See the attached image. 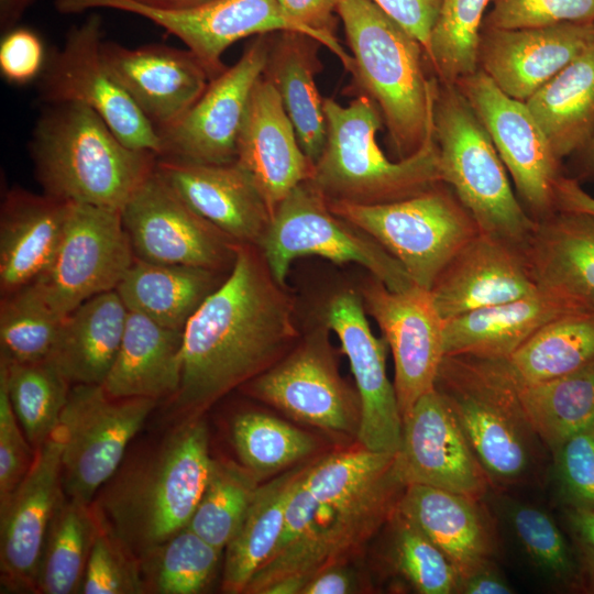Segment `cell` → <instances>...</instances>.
<instances>
[{"instance_id":"6da1fadb","label":"cell","mask_w":594,"mask_h":594,"mask_svg":"<svg viewBox=\"0 0 594 594\" xmlns=\"http://www.w3.org/2000/svg\"><path fill=\"white\" fill-rule=\"evenodd\" d=\"M284 289L251 244H235L230 274L183 330L178 410L197 414L279 360L296 337Z\"/></svg>"},{"instance_id":"7a4b0ae2","label":"cell","mask_w":594,"mask_h":594,"mask_svg":"<svg viewBox=\"0 0 594 594\" xmlns=\"http://www.w3.org/2000/svg\"><path fill=\"white\" fill-rule=\"evenodd\" d=\"M212 460L205 424L189 418L153 448L120 465L99 490L94 507L140 559L187 527Z\"/></svg>"},{"instance_id":"3957f363","label":"cell","mask_w":594,"mask_h":594,"mask_svg":"<svg viewBox=\"0 0 594 594\" xmlns=\"http://www.w3.org/2000/svg\"><path fill=\"white\" fill-rule=\"evenodd\" d=\"M31 155L45 195L120 212L157 160L127 146L79 102L48 105L33 131Z\"/></svg>"},{"instance_id":"277c9868","label":"cell","mask_w":594,"mask_h":594,"mask_svg":"<svg viewBox=\"0 0 594 594\" xmlns=\"http://www.w3.org/2000/svg\"><path fill=\"white\" fill-rule=\"evenodd\" d=\"M356 87L377 107L398 160L433 131L438 80L427 76L420 42L370 0H339Z\"/></svg>"},{"instance_id":"5b68a950","label":"cell","mask_w":594,"mask_h":594,"mask_svg":"<svg viewBox=\"0 0 594 594\" xmlns=\"http://www.w3.org/2000/svg\"><path fill=\"white\" fill-rule=\"evenodd\" d=\"M435 388L491 484L509 486L534 475L543 443L527 418L506 360L444 356Z\"/></svg>"},{"instance_id":"8992f818","label":"cell","mask_w":594,"mask_h":594,"mask_svg":"<svg viewBox=\"0 0 594 594\" xmlns=\"http://www.w3.org/2000/svg\"><path fill=\"white\" fill-rule=\"evenodd\" d=\"M324 148L310 182L329 201L393 202L442 182L433 131L413 155L389 161L376 142L383 119L374 102L359 95L348 106L324 98Z\"/></svg>"},{"instance_id":"52a82bcc","label":"cell","mask_w":594,"mask_h":594,"mask_svg":"<svg viewBox=\"0 0 594 594\" xmlns=\"http://www.w3.org/2000/svg\"><path fill=\"white\" fill-rule=\"evenodd\" d=\"M433 138L441 180L471 213L480 231L521 246L537 221L513 191L488 132L455 85L437 84Z\"/></svg>"},{"instance_id":"ba28073f","label":"cell","mask_w":594,"mask_h":594,"mask_svg":"<svg viewBox=\"0 0 594 594\" xmlns=\"http://www.w3.org/2000/svg\"><path fill=\"white\" fill-rule=\"evenodd\" d=\"M301 484L314 503L310 521L254 574L243 593L262 594L268 585L287 576L309 581L321 570L337 565L392 519L406 488L396 461L377 477L351 487L317 486L302 476Z\"/></svg>"},{"instance_id":"9c48e42d","label":"cell","mask_w":594,"mask_h":594,"mask_svg":"<svg viewBox=\"0 0 594 594\" xmlns=\"http://www.w3.org/2000/svg\"><path fill=\"white\" fill-rule=\"evenodd\" d=\"M328 202L334 213L386 249L417 286L429 290L454 255L481 232L443 182L393 202Z\"/></svg>"},{"instance_id":"30bf717a","label":"cell","mask_w":594,"mask_h":594,"mask_svg":"<svg viewBox=\"0 0 594 594\" xmlns=\"http://www.w3.org/2000/svg\"><path fill=\"white\" fill-rule=\"evenodd\" d=\"M258 246L271 274L284 287L292 262L308 255L360 264L395 292L416 285L375 239L334 213L310 180L298 185L275 208Z\"/></svg>"},{"instance_id":"8fae6325","label":"cell","mask_w":594,"mask_h":594,"mask_svg":"<svg viewBox=\"0 0 594 594\" xmlns=\"http://www.w3.org/2000/svg\"><path fill=\"white\" fill-rule=\"evenodd\" d=\"M152 398H113L101 385L70 388L57 431L63 442L62 486L74 501L94 496L121 465L130 441L156 405Z\"/></svg>"},{"instance_id":"7c38bea8","label":"cell","mask_w":594,"mask_h":594,"mask_svg":"<svg viewBox=\"0 0 594 594\" xmlns=\"http://www.w3.org/2000/svg\"><path fill=\"white\" fill-rule=\"evenodd\" d=\"M134 258L120 211L69 204L55 256L31 284L63 319L91 297L114 290Z\"/></svg>"},{"instance_id":"4fadbf2b","label":"cell","mask_w":594,"mask_h":594,"mask_svg":"<svg viewBox=\"0 0 594 594\" xmlns=\"http://www.w3.org/2000/svg\"><path fill=\"white\" fill-rule=\"evenodd\" d=\"M101 19L94 14L73 28L50 58L40 81L48 103L79 102L97 112L129 147L162 155L161 138L101 55Z\"/></svg>"},{"instance_id":"5bb4252c","label":"cell","mask_w":594,"mask_h":594,"mask_svg":"<svg viewBox=\"0 0 594 594\" xmlns=\"http://www.w3.org/2000/svg\"><path fill=\"white\" fill-rule=\"evenodd\" d=\"M455 87L488 132L529 216L538 221L553 213L562 165L526 102L504 94L481 69Z\"/></svg>"},{"instance_id":"9a60e30c","label":"cell","mask_w":594,"mask_h":594,"mask_svg":"<svg viewBox=\"0 0 594 594\" xmlns=\"http://www.w3.org/2000/svg\"><path fill=\"white\" fill-rule=\"evenodd\" d=\"M328 328L311 331L288 355L248 382L250 393L294 420L358 435L360 398L341 377Z\"/></svg>"},{"instance_id":"2e32d148","label":"cell","mask_w":594,"mask_h":594,"mask_svg":"<svg viewBox=\"0 0 594 594\" xmlns=\"http://www.w3.org/2000/svg\"><path fill=\"white\" fill-rule=\"evenodd\" d=\"M56 7L63 13L112 9L145 18L177 36L212 77L226 69L222 54L242 38L280 31L308 35L284 14L277 0H211L183 9L154 8L135 0H56Z\"/></svg>"},{"instance_id":"e0dca14e","label":"cell","mask_w":594,"mask_h":594,"mask_svg":"<svg viewBox=\"0 0 594 594\" xmlns=\"http://www.w3.org/2000/svg\"><path fill=\"white\" fill-rule=\"evenodd\" d=\"M268 48L270 34L257 35L237 63L213 77L190 109L158 133L160 157L199 164L234 163L250 98L263 75Z\"/></svg>"},{"instance_id":"ac0fdd59","label":"cell","mask_w":594,"mask_h":594,"mask_svg":"<svg viewBox=\"0 0 594 594\" xmlns=\"http://www.w3.org/2000/svg\"><path fill=\"white\" fill-rule=\"evenodd\" d=\"M121 218L135 258L213 271L234 258L231 239L193 210L155 168Z\"/></svg>"},{"instance_id":"d6986e66","label":"cell","mask_w":594,"mask_h":594,"mask_svg":"<svg viewBox=\"0 0 594 594\" xmlns=\"http://www.w3.org/2000/svg\"><path fill=\"white\" fill-rule=\"evenodd\" d=\"M365 311L377 322L395 364L394 387L404 418L435 388L444 358L443 319L429 289L413 286L395 292L376 278L362 289Z\"/></svg>"},{"instance_id":"ffe728a7","label":"cell","mask_w":594,"mask_h":594,"mask_svg":"<svg viewBox=\"0 0 594 594\" xmlns=\"http://www.w3.org/2000/svg\"><path fill=\"white\" fill-rule=\"evenodd\" d=\"M365 312L361 295L342 290L328 301L324 324L337 334L355 381L361 406L356 435L360 446L396 453L402 442L403 418L386 372L388 345L384 338L373 334Z\"/></svg>"},{"instance_id":"44dd1931","label":"cell","mask_w":594,"mask_h":594,"mask_svg":"<svg viewBox=\"0 0 594 594\" xmlns=\"http://www.w3.org/2000/svg\"><path fill=\"white\" fill-rule=\"evenodd\" d=\"M396 466L404 483L483 499L491 482L442 395H422L403 418Z\"/></svg>"},{"instance_id":"7402d4cb","label":"cell","mask_w":594,"mask_h":594,"mask_svg":"<svg viewBox=\"0 0 594 594\" xmlns=\"http://www.w3.org/2000/svg\"><path fill=\"white\" fill-rule=\"evenodd\" d=\"M63 442L56 431L36 450L22 482L0 502L1 583L11 592H35L45 538L64 496Z\"/></svg>"},{"instance_id":"603a6c76","label":"cell","mask_w":594,"mask_h":594,"mask_svg":"<svg viewBox=\"0 0 594 594\" xmlns=\"http://www.w3.org/2000/svg\"><path fill=\"white\" fill-rule=\"evenodd\" d=\"M102 58L157 133L175 124L213 78L188 48L102 42Z\"/></svg>"},{"instance_id":"cb8c5ba5","label":"cell","mask_w":594,"mask_h":594,"mask_svg":"<svg viewBox=\"0 0 594 594\" xmlns=\"http://www.w3.org/2000/svg\"><path fill=\"white\" fill-rule=\"evenodd\" d=\"M594 42V23L530 29L483 26L477 65L504 94L527 101Z\"/></svg>"},{"instance_id":"d4e9b609","label":"cell","mask_w":594,"mask_h":594,"mask_svg":"<svg viewBox=\"0 0 594 594\" xmlns=\"http://www.w3.org/2000/svg\"><path fill=\"white\" fill-rule=\"evenodd\" d=\"M538 290L521 246L479 232L443 268L430 293L444 320Z\"/></svg>"},{"instance_id":"484cf974","label":"cell","mask_w":594,"mask_h":594,"mask_svg":"<svg viewBox=\"0 0 594 594\" xmlns=\"http://www.w3.org/2000/svg\"><path fill=\"white\" fill-rule=\"evenodd\" d=\"M235 163L250 176L272 213L314 174L279 95L263 75L250 98Z\"/></svg>"},{"instance_id":"4316f807","label":"cell","mask_w":594,"mask_h":594,"mask_svg":"<svg viewBox=\"0 0 594 594\" xmlns=\"http://www.w3.org/2000/svg\"><path fill=\"white\" fill-rule=\"evenodd\" d=\"M155 169L193 210L232 241L258 245L272 212L235 162L199 164L157 157Z\"/></svg>"},{"instance_id":"83f0119b","label":"cell","mask_w":594,"mask_h":594,"mask_svg":"<svg viewBox=\"0 0 594 594\" xmlns=\"http://www.w3.org/2000/svg\"><path fill=\"white\" fill-rule=\"evenodd\" d=\"M521 250L539 289L579 314L594 312V215L556 210L537 221Z\"/></svg>"},{"instance_id":"f1b7e54d","label":"cell","mask_w":594,"mask_h":594,"mask_svg":"<svg viewBox=\"0 0 594 594\" xmlns=\"http://www.w3.org/2000/svg\"><path fill=\"white\" fill-rule=\"evenodd\" d=\"M570 314L579 312L564 298L540 289L444 319V356L506 360L542 326Z\"/></svg>"},{"instance_id":"f546056e","label":"cell","mask_w":594,"mask_h":594,"mask_svg":"<svg viewBox=\"0 0 594 594\" xmlns=\"http://www.w3.org/2000/svg\"><path fill=\"white\" fill-rule=\"evenodd\" d=\"M483 499L421 484L407 485L397 512L413 521L454 564L459 575L496 552Z\"/></svg>"},{"instance_id":"4dcf8cb0","label":"cell","mask_w":594,"mask_h":594,"mask_svg":"<svg viewBox=\"0 0 594 594\" xmlns=\"http://www.w3.org/2000/svg\"><path fill=\"white\" fill-rule=\"evenodd\" d=\"M69 202L24 190L10 191L0 220L1 295L33 283L52 263Z\"/></svg>"},{"instance_id":"1f68e13d","label":"cell","mask_w":594,"mask_h":594,"mask_svg":"<svg viewBox=\"0 0 594 594\" xmlns=\"http://www.w3.org/2000/svg\"><path fill=\"white\" fill-rule=\"evenodd\" d=\"M321 44L293 31L270 34V48L263 77L276 89L298 138L315 165L327 140V121L316 77L322 68L318 57Z\"/></svg>"},{"instance_id":"d6a6232c","label":"cell","mask_w":594,"mask_h":594,"mask_svg":"<svg viewBox=\"0 0 594 594\" xmlns=\"http://www.w3.org/2000/svg\"><path fill=\"white\" fill-rule=\"evenodd\" d=\"M182 350L183 330L129 311L120 349L101 386L113 398L175 396L182 380Z\"/></svg>"},{"instance_id":"836d02e7","label":"cell","mask_w":594,"mask_h":594,"mask_svg":"<svg viewBox=\"0 0 594 594\" xmlns=\"http://www.w3.org/2000/svg\"><path fill=\"white\" fill-rule=\"evenodd\" d=\"M128 312L116 289L91 297L62 319L47 360L70 384L102 385L120 349Z\"/></svg>"},{"instance_id":"e575fe53","label":"cell","mask_w":594,"mask_h":594,"mask_svg":"<svg viewBox=\"0 0 594 594\" xmlns=\"http://www.w3.org/2000/svg\"><path fill=\"white\" fill-rule=\"evenodd\" d=\"M218 286L213 270L134 258L116 292L129 311L165 328L184 330Z\"/></svg>"},{"instance_id":"d590c367","label":"cell","mask_w":594,"mask_h":594,"mask_svg":"<svg viewBox=\"0 0 594 594\" xmlns=\"http://www.w3.org/2000/svg\"><path fill=\"white\" fill-rule=\"evenodd\" d=\"M526 105L561 162L580 150L594 132V42Z\"/></svg>"},{"instance_id":"8d00e7d4","label":"cell","mask_w":594,"mask_h":594,"mask_svg":"<svg viewBox=\"0 0 594 594\" xmlns=\"http://www.w3.org/2000/svg\"><path fill=\"white\" fill-rule=\"evenodd\" d=\"M305 466L258 485L238 531L226 547L222 579L226 593H243L273 556L283 532L288 498Z\"/></svg>"},{"instance_id":"74e56055","label":"cell","mask_w":594,"mask_h":594,"mask_svg":"<svg viewBox=\"0 0 594 594\" xmlns=\"http://www.w3.org/2000/svg\"><path fill=\"white\" fill-rule=\"evenodd\" d=\"M507 366L518 384L556 378L594 364V312L556 318L524 342Z\"/></svg>"},{"instance_id":"f35d334b","label":"cell","mask_w":594,"mask_h":594,"mask_svg":"<svg viewBox=\"0 0 594 594\" xmlns=\"http://www.w3.org/2000/svg\"><path fill=\"white\" fill-rule=\"evenodd\" d=\"M535 432L551 452L571 436L594 428V364L532 384H518Z\"/></svg>"},{"instance_id":"ab89813d","label":"cell","mask_w":594,"mask_h":594,"mask_svg":"<svg viewBox=\"0 0 594 594\" xmlns=\"http://www.w3.org/2000/svg\"><path fill=\"white\" fill-rule=\"evenodd\" d=\"M98 524L92 504L70 499L64 494L43 546L36 593H80Z\"/></svg>"},{"instance_id":"60d3db41","label":"cell","mask_w":594,"mask_h":594,"mask_svg":"<svg viewBox=\"0 0 594 594\" xmlns=\"http://www.w3.org/2000/svg\"><path fill=\"white\" fill-rule=\"evenodd\" d=\"M15 417L34 450L56 431L69 395V382L50 361L12 363L0 360Z\"/></svg>"},{"instance_id":"b9f144b4","label":"cell","mask_w":594,"mask_h":594,"mask_svg":"<svg viewBox=\"0 0 594 594\" xmlns=\"http://www.w3.org/2000/svg\"><path fill=\"white\" fill-rule=\"evenodd\" d=\"M221 552L185 527L140 558L145 593L202 592L215 575Z\"/></svg>"},{"instance_id":"7bdbcfd3","label":"cell","mask_w":594,"mask_h":594,"mask_svg":"<svg viewBox=\"0 0 594 594\" xmlns=\"http://www.w3.org/2000/svg\"><path fill=\"white\" fill-rule=\"evenodd\" d=\"M491 0H441L426 56L441 84L455 85L479 69L485 10Z\"/></svg>"},{"instance_id":"ee69618b","label":"cell","mask_w":594,"mask_h":594,"mask_svg":"<svg viewBox=\"0 0 594 594\" xmlns=\"http://www.w3.org/2000/svg\"><path fill=\"white\" fill-rule=\"evenodd\" d=\"M231 436L241 464L258 481L286 470L316 450L311 435L257 411L238 415Z\"/></svg>"},{"instance_id":"f6af8a7d","label":"cell","mask_w":594,"mask_h":594,"mask_svg":"<svg viewBox=\"0 0 594 594\" xmlns=\"http://www.w3.org/2000/svg\"><path fill=\"white\" fill-rule=\"evenodd\" d=\"M258 482L242 464L212 460L206 487L187 528L222 551L238 531Z\"/></svg>"},{"instance_id":"bcb514c9","label":"cell","mask_w":594,"mask_h":594,"mask_svg":"<svg viewBox=\"0 0 594 594\" xmlns=\"http://www.w3.org/2000/svg\"><path fill=\"white\" fill-rule=\"evenodd\" d=\"M506 521L531 566L551 585L582 590L571 542L543 509L516 501L504 507Z\"/></svg>"},{"instance_id":"7dc6e473","label":"cell","mask_w":594,"mask_h":594,"mask_svg":"<svg viewBox=\"0 0 594 594\" xmlns=\"http://www.w3.org/2000/svg\"><path fill=\"white\" fill-rule=\"evenodd\" d=\"M62 319L33 284L2 296L0 307L1 359L33 363L50 358Z\"/></svg>"},{"instance_id":"c3c4849f","label":"cell","mask_w":594,"mask_h":594,"mask_svg":"<svg viewBox=\"0 0 594 594\" xmlns=\"http://www.w3.org/2000/svg\"><path fill=\"white\" fill-rule=\"evenodd\" d=\"M392 520V559L402 576L421 594H455L459 573L450 559L397 509Z\"/></svg>"},{"instance_id":"681fc988","label":"cell","mask_w":594,"mask_h":594,"mask_svg":"<svg viewBox=\"0 0 594 594\" xmlns=\"http://www.w3.org/2000/svg\"><path fill=\"white\" fill-rule=\"evenodd\" d=\"M97 515L99 519L98 529L87 562L80 593H145L140 559L121 542L98 513Z\"/></svg>"},{"instance_id":"f907efd6","label":"cell","mask_w":594,"mask_h":594,"mask_svg":"<svg viewBox=\"0 0 594 594\" xmlns=\"http://www.w3.org/2000/svg\"><path fill=\"white\" fill-rule=\"evenodd\" d=\"M551 454L556 487L564 508L594 510V428L571 436Z\"/></svg>"},{"instance_id":"816d5d0a","label":"cell","mask_w":594,"mask_h":594,"mask_svg":"<svg viewBox=\"0 0 594 594\" xmlns=\"http://www.w3.org/2000/svg\"><path fill=\"white\" fill-rule=\"evenodd\" d=\"M483 26L530 29L560 23H594V0H491Z\"/></svg>"},{"instance_id":"f5cc1de1","label":"cell","mask_w":594,"mask_h":594,"mask_svg":"<svg viewBox=\"0 0 594 594\" xmlns=\"http://www.w3.org/2000/svg\"><path fill=\"white\" fill-rule=\"evenodd\" d=\"M35 453L15 417L6 381L0 375V502L25 477Z\"/></svg>"},{"instance_id":"db71d44e","label":"cell","mask_w":594,"mask_h":594,"mask_svg":"<svg viewBox=\"0 0 594 594\" xmlns=\"http://www.w3.org/2000/svg\"><path fill=\"white\" fill-rule=\"evenodd\" d=\"M284 14L331 51L351 73L352 57L334 35L339 0H277Z\"/></svg>"},{"instance_id":"11a10c76","label":"cell","mask_w":594,"mask_h":594,"mask_svg":"<svg viewBox=\"0 0 594 594\" xmlns=\"http://www.w3.org/2000/svg\"><path fill=\"white\" fill-rule=\"evenodd\" d=\"M44 47L31 30L14 29L6 33L0 44V70L13 84L23 85L42 72Z\"/></svg>"},{"instance_id":"9f6ffc18","label":"cell","mask_w":594,"mask_h":594,"mask_svg":"<svg viewBox=\"0 0 594 594\" xmlns=\"http://www.w3.org/2000/svg\"><path fill=\"white\" fill-rule=\"evenodd\" d=\"M564 521L582 590L594 593V510L564 508Z\"/></svg>"},{"instance_id":"6f0895ef","label":"cell","mask_w":594,"mask_h":594,"mask_svg":"<svg viewBox=\"0 0 594 594\" xmlns=\"http://www.w3.org/2000/svg\"><path fill=\"white\" fill-rule=\"evenodd\" d=\"M422 45L425 53L441 0H370Z\"/></svg>"},{"instance_id":"680465c9","label":"cell","mask_w":594,"mask_h":594,"mask_svg":"<svg viewBox=\"0 0 594 594\" xmlns=\"http://www.w3.org/2000/svg\"><path fill=\"white\" fill-rule=\"evenodd\" d=\"M514 592L493 559L483 560L459 575L457 594H512Z\"/></svg>"},{"instance_id":"91938a15","label":"cell","mask_w":594,"mask_h":594,"mask_svg":"<svg viewBox=\"0 0 594 594\" xmlns=\"http://www.w3.org/2000/svg\"><path fill=\"white\" fill-rule=\"evenodd\" d=\"M554 204L557 210L594 215V197L586 193L579 182L564 174L556 183Z\"/></svg>"},{"instance_id":"94428289","label":"cell","mask_w":594,"mask_h":594,"mask_svg":"<svg viewBox=\"0 0 594 594\" xmlns=\"http://www.w3.org/2000/svg\"><path fill=\"white\" fill-rule=\"evenodd\" d=\"M352 590L353 581L350 574L333 565L310 578L300 594H345Z\"/></svg>"},{"instance_id":"6125c7cd","label":"cell","mask_w":594,"mask_h":594,"mask_svg":"<svg viewBox=\"0 0 594 594\" xmlns=\"http://www.w3.org/2000/svg\"><path fill=\"white\" fill-rule=\"evenodd\" d=\"M571 174L580 184L594 180V132L586 143L571 156Z\"/></svg>"},{"instance_id":"be15d7a7","label":"cell","mask_w":594,"mask_h":594,"mask_svg":"<svg viewBox=\"0 0 594 594\" xmlns=\"http://www.w3.org/2000/svg\"><path fill=\"white\" fill-rule=\"evenodd\" d=\"M31 0H0V20L2 29L11 28L22 15Z\"/></svg>"},{"instance_id":"e7e4bbea","label":"cell","mask_w":594,"mask_h":594,"mask_svg":"<svg viewBox=\"0 0 594 594\" xmlns=\"http://www.w3.org/2000/svg\"><path fill=\"white\" fill-rule=\"evenodd\" d=\"M140 3L162 9H183L199 6L211 0H135Z\"/></svg>"}]
</instances>
